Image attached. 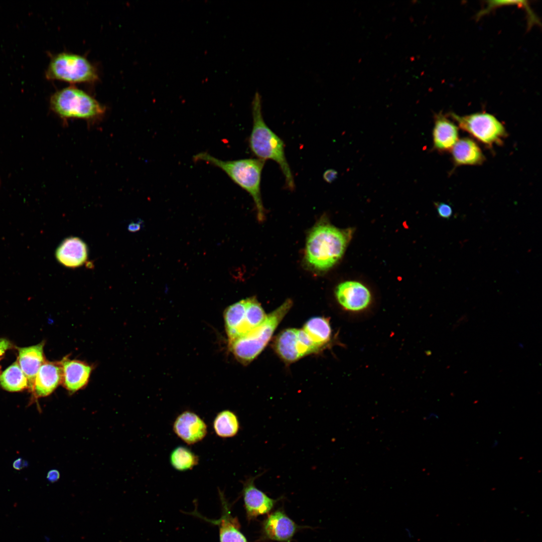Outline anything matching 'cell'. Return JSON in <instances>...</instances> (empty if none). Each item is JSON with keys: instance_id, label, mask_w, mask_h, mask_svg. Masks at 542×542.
Segmentation results:
<instances>
[{"instance_id": "1", "label": "cell", "mask_w": 542, "mask_h": 542, "mask_svg": "<svg viewBox=\"0 0 542 542\" xmlns=\"http://www.w3.org/2000/svg\"><path fill=\"white\" fill-rule=\"evenodd\" d=\"M350 232L338 228L325 217L310 230L307 238L305 259L314 270L325 272L335 265L344 253Z\"/></svg>"}, {"instance_id": "2", "label": "cell", "mask_w": 542, "mask_h": 542, "mask_svg": "<svg viewBox=\"0 0 542 542\" xmlns=\"http://www.w3.org/2000/svg\"><path fill=\"white\" fill-rule=\"evenodd\" d=\"M253 125L250 135L249 147L258 159H269L279 165L285 179L287 187L290 190L295 188L294 176L288 163L283 140L266 124L263 120L261 96L255 93L252 101Z\"/></svg>"}, {"instance_id": "3", "label": "cell", "mask_w": 542, "mask_h": 542, "mask_svg": "<svg viewBox=\"0 0 542 542\" xmlns=\"http://www.w3.org/2000/svg\"><path fill=\"white\" fill-rule=\"evenodd\" d=\"M196 162H204L223 171L236 184L247 192L255 204L257 218L263 221L265 218L261 191V175L265 161L260 159H243L224 161L211 155L202 152L193 156Z\"/></svg>"}, {"instance_id": "4", "label": "cell", "mask_w": 542, "mask_h": 542, "mask_svg": "<svg viewBox=\"0 0 542 542\" xmlns=\"http://www.w3.org/2000/svg\"><path fill=\"white\" fill-rule=\"evenodd\" d=\"M293 305L288 299L280 307L267 315L264 321L244 336L229 341L235 357L243 364H248L256 357L266 346L277 327Z\"/></svg>"}, {"instance_id": "5", "label": "cell", "mask_w": 542, "mask_h": 542, "mask_svg": "<svg viewBox=\"0 0 542 542\" xmlns=\"http://www.w3.org/2000/svg\"><path fill=\"white\" fill-rule=\"evenodd\" d=\"M50 105L52 110L64 121L70 118L95 120L103 116L106 110L93 97L72 85L53 93Z\"/></svg>"}, {"instance_id": "6", "label": "cell", "mask_w": 542, "mask_h": 542, "mask_svg": "<svg viewBox=\"0 0 542 542\" xmlns=\"http://www.w3.org/2000/svg\"><path fill=\"white\" fill-rule=\"evenodd\" d=\"M45 76L70 83H94L99 79L96 68L86 57L65 52L52 56Z\"/></svg>"}, {"instance_id": "7", "label": "cell", "mask_w": 542, "mask_h": 542, "mask_svg": "<svg viewBox=\"0 0 542 542\" xmlns=\"http://www.w3.org/2000/svg\"><path fill=\"white\" fill-rule=\"evenodd\" d=\"M451 116L460 128L487 146L501 144L506 136L504 125L490 113L477 112L460 116L452 113Z\"/></svg>"}, {"instance_id": "8", "label": "cell", "mask_w": 542, "mask_h": 542, "mask_svg": "<svg viewBox=\"0 0 542 542\" xmlns=\"http://www.w3.org/2000/svg\"><path fill=\"white\" fill-rule=\"evenodd\" d=\"M275 348L278 355L289 363L314 353L313 344L307 334L295 328L283 331L275 341Z\"/></svg>"}, {"instance_id": "9", "label": "cell", "mask_w": 542, "mask_h": 542, "mask_svg": "<svg viewBox=\"0 0 542 542\" xmlns=\"http://www.w3.org/2000/svg\"><path fill=\"white\" fill-rule=\"evenodd\" d=\"M335 296L342 307L353 313L366 310L372 300L369 290L361 283L353 281L339 284L335 290Z\"/></svg>"}, {"instance_id": "10", "label": "cell", "mask_w": 542, "mask_h": 542, "mask_svg": "<svg viewBox=\"0 0 542 542\" xmlns=\"http://www.w3.org/2000/svg\"><path fill=\"white\" fill-rule=\"evenodd\" d=\"M261 475L249 477L243 482L242 495L248 521L269 512L279 500L268 497L255 486L254 481Z\"/></svg>"}, {"instance_id": "11", "label": "cell", "mask_w": 542, "mask_h": 542, "mask_svg": "<svg viewBox=\"0 0 542 542\" xmlns=\"http://www.w3.org/2000/svg\"><path fill=\"white\" fill-rule=\"evenodd\" d=\"M299 526L281 509L270 514L262 523L261 533L265 539L290 542Z\"/></svg>"}, {"instance_id": "12", "label": "cell", "mask_w": 542, "mask_h": 542, "mask_svg": "<svg viewBox=\"0 0 542 542\" xmlns=\"http://www.w3.org/2000/svg\"><path fill=\"white\" fill-rule=\"evenodd\" d=\"M173 428L176 435L188 445L200 442L207 434L204 421L196 414L188 411L176 418Z\"/></svg>"}, {"instance_id": "13", "label": "cell", "mask_w": 542, "mask_h": 542, "mask_svg": "<svg viewBox=\"0 0 542 542\" xmlns=\"http://www.w3.org/2000/svg\"><path fill=\"white\" fill-rule=\"evenodd\" d=\"M60 363L62 371L61 384L70 392L74 393L87 385L92 371L90 365L66 357Z\"/></svg>"}, {"instance_id": "14", "label": "cell", "mask_w": 542, "mask_h": 542, "mask_svg": "<svg viewBox=\"0 0 542 542\" xmlns=\"http://www.w3.org/2000/svg\"><path fill=\"white\" fill-rule=\"evenodd\" d=\"M62 378L60 362L45 361L36 374L31 391L36 398L48 396L61 384Z\"/></svg>"}, {"instance_id": "15", "label": "cell", "mask_w": 542, "mask_h": 542, "mask_svg": "<svg viewBox=\"0 0 542 542\" xmlns=\"http://www.w3.org/2000/svg\"><path fill=\"white\" fill-rule=\"evenodd\" d=\"M56 256L62 264L69 267H76L82 265L87 260V247L79 238H67L57 248Z\"/></svg>"}, {"instance_id": "16", "label": "cell", "mask_w": 542, "mask_h": 542, "mask_svg": "<svg viewBox=\"0 0 542 542\" xmlns=\"http://www.w3.org/2000/svg\"><path fill=\"white\" fill-rule=\"evenodd\" d=\"M219 492L222 505V514L219 519L213 520V523L218 526L220 542H248L240 530L237 518L231 515L229 505L224 494L220 490Z\"/></svg>"}, {"instance_id": "17", "label": "cell", "mask_w": 542, "mask_h": 542, "mask_svg": "<svg viewBox=\"0 0 542 542\" xmlns=\"http://www.w3.org/2000/svg\"><path fill=\"white\" fill-rule=\"evenodd\" d=\"M434 149L439 152L451 150L458 139L457 126L441 113L435 115L433 130Z\"/></svg>"}, {"instance_id": "18", "label": "cell", "mask_w": 542, "mask_h": 542, "mask_svg": "<svg viewBox=\"0 0 542 542\" xmlns=\"http://www.w3.org/2000/svg\"><path fill=\"white\" fill-rule=\"evenodd\" d=\"M44 342L19 349L17 362L26 375L31 390L36 374L45 361L43 352Z\"/></svg>"}, {"instance_id": "19", "label": "cell", "mask_w": 542, "mask_h": 542, "mask_svg": "<svg viewBox=\"0 0 542 542\" xmlns=\"http://www.w3.org/2000/svg\"><path fill=\"white\" fill-rule=\"evenodd\" d=\"M451 150L454 162L457 166L480 165L485 160L478 145L468 138L458 140Z\"/></svg>"}, {"instance_id": "20", "label": "cell", "mask_w": 542, "mask_h": 542, "mask_svg": "<svg viewBox=\"0 0 542 542\" xmlns=\"http://www.w3.org/2000/svg\"><path fill=\"white\" fill-rule=\"evenodd\" d=\"M303 329L320 348L327 345L332 337V329L328 319L313 317L305 324Z\"/></svg>"}, {"instance_id": "21", "label": "cell", "mask_w": 542, "mask_h": 542, "mask_svg": "<svg viewBox=\"0 0 542 542\" xmlns=\"http://www.w3.org/2000/svg\"><path fill=\"white\" fill-rule=\"evenodd\" d=\"M213 427L216 435L222 438L234 437L240 429L237 416L230 410L218 413L213 421Z\"/></svg>"}, {"instance_id": "22", "label": "cell", "mask_w": 542, "mask_h": 542, "mask_svg": "<svg viewBox=\"0 0 542 542\" xmlns=\"http://www.w3.org/2000/svg\"><path fill=\"white\" fill-rule=\"evenodd\" d=\"M0 385L3 389L11 392L19 391L29 388L28 379L17 361L1 373Z\"/></svg>"}, {"instance_id": "23", "label": "cell", "mask_w": 542, "mask_h": 542, "mask_svg": "<svg viewBox=\"0 0 542 542\" xmlns=\"http://www.w3.org/2000/svg\"><path fill=\"white\" fill-rule=\"evenodd\" d=\"M198 456L186 447L178 446L171 452L170 462L175 470L184 472L192 469L199 463Z\"/></svg>"}, {"instance_id": "24", "label": "cell", "mask_w": 542, "mask_h": 542, "mask_svg": "<svg viewBox=\"0 0 542 542\" xmlns=\"http://www.w3.org/2000/svg\"><path fill=\"white\" fill-rule=\"evenodd\" d=\"M487 7L484 9L480 11L477 15V17L479 18L482 17L487 13H489L491 10L494 8H497L498 7H501L503 6H510V5H517L519 7L521 6L526 10L527 13L529 15V19H533L534 15L531 11L527 3V1H489L487 2Z\"/></svg>"}, {"instance_id": "25", "label": "cell", "mask_w": 542, "mask_h": 542, "mask_svg": "<svg viewBox=\"0 0 542 542\" xmlns=\"http://www.w3.org/2000/svg\"><path fill=\"white\" fill-rule=\"evenodd\" d=\"M438 215L444 219H449L453 215V210L449 204L443 202L435 203Z\"/></svg>"}, {"instance_id": "26", "label": "cell", "mask_w": 542, "mask_h": 542, "mask_svg": "<svg viewBox=\"0 0 542 542\" xmlns=\"http://www.w3.org/2000/svg\"><path fill=\"white\" fill-rule=\"evenodd\" d=\"M337 172L334 169H328L323 174L324 180L328 183H332L337 178Z\"/></svg>"}, {"instance_id": "27", "label": "cell", "mask_w": 542, "mask_h": 542, "mask_svg": "<svg viewBox=\"0 0 542 542\" xmlns=\"http://www.w3.org/2000/svg\"><path fill=\"white\" fill-rule=\"evenodd\" d=\"M12 345L10 341L5 338L0 339V360L6 351L11 348Z\"/></svg>"}, {"instance_id": "28", "label": "cell", "mask_w": 542, "mask_h": 542, "mask_svg": "<svg viewBox=\"0 0 542 542\" xmlns=\"http://www.w3.org/2000/svg\"><path fill=\"white\" fill-rule=\"evenodd\" d=\"M60 477L59 472L56 470H50L47 474V478L48 480L51 482H55L57 481Z\"/></svg>"}, {"instance_id": "29", "label": "cell", "mask_w": 542, "mask_h": 542, "mask_svg": "<svg viewBox=\"0 0 542 542\" xmlns=\"http://www.w3.org/2000/svg\"><path fill=\"white\" fill-rule=\"evenodd\" d=\"M26 462H25L22 458H18L14 461L13 463V467L16 470H20L24 467L26 465Z\"/></svg>"}, {"instance_id": "30", "label": "cell", "mask_w": 542, "mask_h": 542, "mask_svg": "<svg viewBox=\"0 0 542 542\" xmlns=\"http://www.w3.org/2000/svg\"><path fill=\"white\" fill-rule=\"evenodd\" d=\"M141 228L140 223H131L128 225V230L131 232H136Z\"/></svg>"}, {"instance_id": "31", "label": "cell", "mask_w": 542, "mask_h": 542, "mask_svg": "<svg viewBox=\"0 0 542 542\" xmlns=\"http://www.w3.org/2000/svg\"><path fill=\"white\" fill-rule=\"evenodd\" d=\"M498 444H499V442H498V441H497V440H494V441H493V443H492V447L493 448H495V447H497V446H498Z\"/></svg>"}]
</instances>
